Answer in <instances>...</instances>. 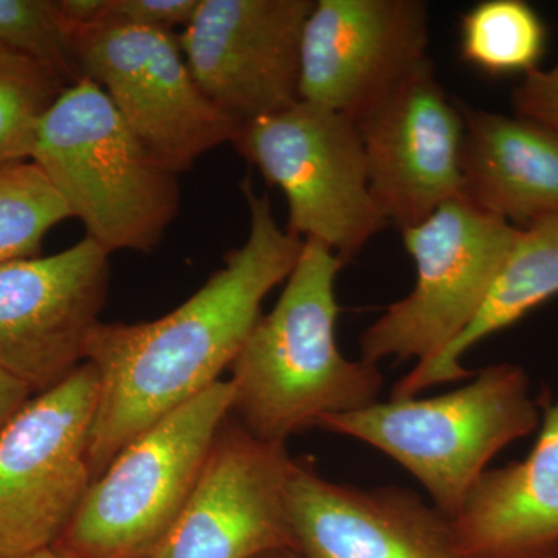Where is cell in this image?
I'll use <instances>...</instances> for the list:
<instances>
[{"instance_id": "21", "label": "cell", "mask_w": 558, "mask_h": 558, "mask_svg": "<svg viewBox=\"0 0 558 558\" xmlns=\"http://www.w3.org/2000/svg\"><path fill=\"white\" fill-rule=\"evenodd\" d=\"M72 218L32 160L0 168V264L39 256L44 238Z\"/></svg>"}, {"instance_id": "9", "label": "cell", "mask_w": 558, "mask_h": 558, "mask_svg": "<svg viewBox=\"0 0 558 558\" xmlns=\"http://www.w3.org/2000/svg\"><path fill=\"white\" fill-rule=\"evenodd\" d=\"M98 374L81 363L28 400L0 433V558L53 548L92 484Z\"/></svg>"}, {"instance_id": "17", "label": "cell", "mask_w": 558, "mask_h": 558, "mask_svg": "<svg viewBox=\"0 0 558 558\" xmlns=\"http://www.w3.org/2000/svg\"><path fill=\"white\" fill-rule=\"evenodd\" d=\"M461 112V199L517 229L558 216L557 135L517 116Z\"/></svg>"}, {"instance_id": "6", "label": "cell", "mask_w": 558, "mask_h": 558, "mask_svg": "<svg viewBox=\"0 0 558 558\" xmlns=\"http://www.w3.org/2000/svg\"><path fill=\"white\" fill-rule=\"evenodd\" d=\"M238 153L284 193L289 233L318 241L344 263L388 226L371 193L354 120L307 101L244 121Z\"/></svg>"}, {"instance_id": "10", "label": "cell", "mask_w": 558, "mask_h": 558, "mask_svg": "<svg viewBox=\"0 0 558 558\" xmlns=\"http://www.w3.org/2000/svg\"><path fill=\"white\" fill-rule=\"evenodd\" d=\"M371 193L388 222L417 226L450 201L461 199L465 123L422 61L354 119Z\"/></svg>"}, {"instance_id": "5", "label": "cell", "mask_w": 558, "mask_h": 558, "mask_svg": "<svg viewBox=\"0 0 558 558\" xmlns=\"http://www.w3.org/2000/svg\"><path fill=\"white\" fill-rule=\"evenodd\" d=\"M233 389L220 380L161 418L92 481L54 549L72 558H154L196 487Z\"/></svg>"}, {"instance_id": "4", "label": "cell", "mask_w": 558, "mask_h": 558, "mask_svg": "<svg viewBox=\"0 0 558 558\" xmlns=\"http://www.w3.org/2000/svg\"><path fill=\"white\" fill-rule=\"evenodd\" d=\"M539 424L526 371L498 363L447 395L376 402L319 418L315 428L362 440L395 459L450 520L488 462Z\"/></svg>"}, {"instance_id": "23", "label": "cell", "mask_w": 558, "mask_h": 558, "mask_svg": "<svg viewBox=\"0 0 558 558\" xmlns=\"http://www.w3.org/2000/svg\"><path fill=\"white\" fill-rule=\"evenodd\" d=\"M197 7L199 0H106L105 21L174 33L189 25Z\"/></svg>"}, {"instance_id": "28", "label": "cell", "mask_w": 558, "mask_h": 558, "mask_svg": "<svg viewBox=\"0 0 558 558\" xmlns=\"http://www.w3.org/2000/svg\"><path fill=\"white\" fill-rule=\"evenodd\" d=\"M293 558H300V557H299V556H295V557H293Z\"/></svg>"}, {"instance_id": "27", "label": "cell", "mask_w": 558, "mask_h": 558, "mask_svg": "<svg viewBox=\"0 0 558 558\" xmlns=\"http://www.w3.org/2000/svg\"><path fill=\"white\" fill-rule=\"evenodd\" d=\"M295 553H278V554H270V556L260 557V558H293L295 557Z\"/></svg>"}, {"instance_id": "14", "label": "cell", "mask_w": 558, "mask_h": 558, "mask_svg": "<svg viewBox=\"0 0 558 558\" xmlns=\"http://www.w3.org/2000/svg\"><path fill=\"white\" fill-rule=\"evenodd\" d=\"M421 0H318L304 24L300 100L354 120L427 60Z\"/></svg>"}, {"instance_id": "25", "label": "cell", "mask_w": 558, "mask_h": 558, "mask_svg": "<svg viewBox=\"0 0 558 558\" xmlns=\"http://www.w3.org/2000/svg\"><path fill=\"white\" fill-rule=\"evenodd\" d=\"M31 396L32 391L27 385L0 369V433L32 399Z\"/></svg>"}, {"instance_id": "19", "label": "cell", "mask_w": 558, "mask_h": 558, "mask_svg": "<svg viewBox=\"0 0 558 558\" xmlns=\"http://www.w3.org/2000/svg\"><path fill=\"white\" fill-rule=\"evenodd\" d=\"M545 22L523 0H486L462 17L461 58L492 76L524 75L538 69L546 49Z\"/></svg>"}, {"instance_id": "7", "label": "cell", "mask_w": 558, "mask_h": 558, "mask_svg": "<svg viewBox=\"0 0 558 558\" xmlns=\"http://www.w3.org/2000/svg\"><path fill=\"white\" fill-rule=\"evenodd\" d=\"M80 78L94 81L135 138L179 175L231 143L236 120L219 109L186 64L175 33L102 21L65 28Z\"/></svg>"}, {"instance_id": "20", "label": "cell", "mask_w": 558, "mask_h": 558, "mask_svg": "<svg viewBox=\"0 0 558 558\" xmlns=\"http://www.w3.org/2000/svg\"><path fill=\"white\" fill-rule=\"evenodd\" d=\"M68 86L43 62L0 47V168L32 159L40 121Z\"/></svg>"}, {"instance_id": "16", "label": "cell", "mask_w": 558, "mask_h": 558, "mask_svg": "<svg viewBox=\"0 0 558 558\" xmlns=\"http://www.w3.org/2000/svg\"><path fill=\"white\" fill-rule=\"evenodd\" d=\"M523 461L486 470L450 519L457 558H558V399Z\"/></svg>"}, {"instance_id": "22", "label": "cell", "mask_w": 558, "mask_h": 558, "mask_svg": "<svg viewBox=\"0 0 558 558\" xmlns=\"http://www.w3.org/2000/svg\"><path fill=\"white\" fill-rule=\"evenodd\" d=\"M0 47L43 62L69 84L80 80L58 2L0 0Z\"/></svg>"}, {"instance_id": "13", "label": "cell", "mask_w": 558, "mask_h": 558, "mask_svg": "<svg viewBox=\"0 0 558 558\" xmlns=\"http://www.w3.org/2000/svg\"><path fill=\"white\" fill-rule=\"evenodd\" d=\"M314 0H199L179 35L204 94L238 123L300 101V53Z\"/></svg>"}, {"instance_id": "8", "label": "cell", "mask_w": 558, "mask_h": 558, "mask_svg": "<svg viewBox=\"0 0 558 558\" xmlns=\"http://www.w3.org/2000/svg\"><path fill=\"white\" fill-rule=\"evenodd\" d=\"M519 231L462 199L403 229L416 286L363 332L362 360L438 357L478 314Z\"/></svg>"}, {"instance_id": "26", "label": "cell", "mask_w": 558, "mask_h": 558, "mask_svg": "<svg viewBox=\"0 0 558 558\" xmlns=\"http://www.w3.org/2000/svg\"><path fill=\"white\" fill-rule=\"evenodd\" d=\"M27 558H72L69 556H65L64 553H61V550L54 549V548H47L39 550V553L33 554V556Z\"/></svg>"}, {"instance_id": "2", "label": "cell", "mask_w": 558, "mask_h": 558, "mask_svg": "<svg viewBox=\"0 0 558 558\" xmlns=\"http://www.w3.org/2000/svg\"><path fill=\"white\" fill-rule=\"evenodd\" d=\"M341 266L325 244L304 241L277 304L231 363V416L255 438L286 444L319 418L379 402L377 365L344 357L337 341Z\"/></svg>"}, {"instance_id": "12", "label": "cell", "mask_w": 558, "mask_h": 558, "mask_svg": "<svg viewBox=\"0 0 558 558\" xmlns=\"http://www.w3.org/2000/svg\"><path fill=\"white\" fill-rule=\"evenodd\" d=\"M293 461L286 444L220 427L199 481L154 558H260L295 553L288 512Z\"/></svg>"}, {"instance_id": "3", "label": "cell", "mask_w": 558, "mask_h": 558, "mask_svg": "<svg viewBox=\"0 0 558 558\" xmlns=\"http://www.w3.org/2000/svg\"><path fill=\"white\" fill-rule=\"evenodd\" d=\"M31 160L109 255L153 252L178 218L179 175L143 148L94 81L69 84L47 110Z\"/></svg>"}, {"instance_id": "18", "label": "cell", "mask_w": 558, "mask_h": 558, "mask_svg": "<svg viewBox=\"0 0 558 558\" xmlns=\"http://www.w3.org/2000/svg\"><path fill=\"white\" fill-rule=\"evenodd\" d=\"M558 295V216L520 229L486 301L468 329L438 357L416 363L392 388L391 399L416 398L424 389L464 380L473 374L461 359L481 340L509 328Z\"/></svg>"}, {"instance_id": "15", "label": "cell", "mask_w": 558, "mask_h": 558, "mask_svg": "<svg viewBox=\"0 0 558 558\" xmlns=\"http://www.w3.org/2000/svg\"><path fill=\"white\" fill-rule=\"evenodd\" d=\"M288 512L300 558H457L450 520L407 488L343 486L293 461Z\"/></svg>"}, {"instance_id": "11", "label": "cell", "mask_w": 558, "mask_h": 558, "mask_svg": "<svg viewBox=\"0 0 558 558\" xmlns=\"http://www.w3.org/2000/svg\"><path fill=\"white\" fill-rule=\"evenodd\" d=\"M109 256L84 238L54 255L0 264V369L39 395L84 363L108 299Z\"/></svg>"}, {"instance_id": "24", "label": "cell", "mask_w": 558, "mask_h": 558, "mask_svg": "<svg viewBox=\"0 0 558 558\" xmlns=\"http://www.w3.org/2000/svg\"><path fill=\"white\" fill-rule=\"evenodd\" d=\"M512 105L517 117L537 123L558 137V65L527 73L513 90Z\"/></svg>"}, {"instance_id": "1", "label": "cell", "mask_w": 558, "mask_h": 558, "mask_svg": "<svg viewBox=\"0 0 558 558\" xmlns=\"http://www.w3.org/2000/svg\"><path fill=\"white\" fill-rule=\"evenodd\" d=\"M250 231L220 269L178 310L153 322L98 323L84 362L98 374L92 478L121 450L220 381L260 318L271 290L289 278L304 241L279 227L267 196L242 182Z\"/></svg>"}]
</instances>
